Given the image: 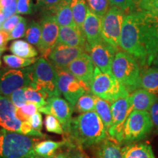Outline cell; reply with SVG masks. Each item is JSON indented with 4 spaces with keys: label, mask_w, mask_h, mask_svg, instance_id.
I'll use <instances>...</instances> for the list:
<instances>
[{
    "label": "cell",
    "mask_w": 158,
    "mask_h": 158,
    "mask_svg": "<svg viewBox=\"0 0 158 158\" xmlns=\"http://www.w3.org/2000/svg\"><path fill=\"white\" fill-rule=\"evenodd\" d=\"M120 48L137 59L139 64L151 66L158 53V16L149 11L126 15L120 37Z\"/></svg>",
    "instance_id": "6da1fadb"
},
{
    "label": "cell",
    "mask_w": 158,
    "mask_h": 158,
    "mask_svg": "<svg viewBox=\"0 0 158 158\" xmlns=\"http://www.w3.org/2000/svg\"><path fill=\"white\" fill-rule=\"evenodd\" d=\"M106 126L95 110L83 113L73 118L66 136L67 145L82 149L94 147L108 137Z\"/></svg>",
    "instance_id": "7a4b0ae2"
},
{
    "label": "cell",
    "mask_w": 158,
    "mask_h": 158,
    "mask_svg": "<svg viewBox=\"0 0 158 158\" xmlns=\"http://www.w3.org/2000/svg\"><path fill=\"white\" fill-rule=\"evenodd\" d=\"M33 138L6 129H0V158H40L35 151L40 141Z\"/></svg>",
    "instance_id": "3957f363"
},
{
    "label": "cell",
    "mask_w": 158,
    "mask_h": 158,
    "mask_svg": "<svg viewBox=\"0 0 158 158\" xmlns=\"http://www.w3.org/2000/svg\"><path fill=\"white\" fill-rule=\"evenodd\" d=\"M31 86L37 89L48 98L60 96L58 73L55 67L44 57L37 58L31 66Z\"/></svg>",
    "instance_id": "277c9868"
},
{
    "label": "cell",
    "mask_w": 158,
    "mask_h": 158,
    "mask_svg": "<svg viewBox=\"0 0 158 158\" xmlns=\"http://www.w3.org/2000/svg\"><path fill=\"white\" fill-rule=\"evenodd\" d=\"M111 71L130 93L140 88L141 68L137 59L132 55L124 51H117L112 63Z\"/></svg>",
    "instance_id": "5b68a950"
},
{
    "label": "cell",
    "mask_w": 158,
    "mask_h": 158,
    "mask_svg": "<svg viewBox=\"0 0 158 158\" xmlns=\"http://www.w3.org/2000/svg\"><path fill=\"white\" fill-rule=\"evenodd\" d=\"M90 92L94 95L110 102L127 97L130 92L114 74L102 73L98 67L94 68V76L90 85Z\"/></svg>",
    "instance_id": "8992f818"
},
{
    "label": "cell",
    "mask_w": 158,
    "mask_h": 158,
    "mask_svg": "<svg viewBox=\"0 0 158 158\" xmlns=\"http://www.w3.org/2000/svg\"><path fill=\"white\" fill-rule=\"evenodd\" d=\"M153 128L149 111L132 110L122 127L119 143H130L141 141L151 133Z\"/></svg>",
    "instance_id": "52a82bcc"
},
{
    "label": "cell",
    "mask_w": 158,
    "mask_h": 158,
    "mask_svg": "<svg viewBox=\"0 0 158 158\" xmlns=\"http://www.w3.org/2000/svg\"><path fill=\"white\" fill-rule=\"evenodd\" d=\"M125 12L118 7H110L107 13L102 18L101 36L102 40L118 50L120 47V37Z\"/></svg>",
    "instance_id": "ba28073f"
},
{
    "label": "cell",
    "mask_w": 158,
    "mask_h": 158,
    "mask_svg": "<svg viewBox=\"0 0 158 158\" xmlns=\"http://www.w3.org/2000/svg\"><path fill=\"white\" fill-rule=\"evenodd\" d=\"M40 23L41 26V41L38 50L43 56L47 57L57 44L60 27L57 22L56 15L48 10H43Z\"/></svg>",
    "instance_id": "9c48e42d"
},
{
    "label": "cell",
    "mask_w": 158,
    "mask_h": 158,
    "mask_svg": "<svg viewBox=\"0 0 158 158\" xmlns=\"http://www.w3.org/2000/svg\"><path fill=\"white\" fill-rule=\"evenodd\" d=\"M31 85V66L7 70L0 76V95L10 97L15 90Z\"/></svg>",
    "instance_id": "30bf717a"
},
{
    "label": "cell",
    "mask_w": 158,
    "mask_h": 158,
    "mask_svg": "<svg viewBox=\"0 0 158 158\" xmlns=\"http://www.w3.org/2000/svg\"><path fill=\"white\" fill-rule=\"evenodd\" d=\"M56 70L58 73L59 91L65 100L74 108L80 97L86 92H90V90L79 81L67 69H56Z\"/></svg>",
    "instance_id": "8fae6325"
},
{
    "label": "cell",
    "mask_w": 158,
    "mask_h": 158,
    "mask_svg": "<svg viewBox=\"0 0 158 158\" xmlns=\"http://www.w3.org/2000/svg\"><path fill=\"white\" fill-rule=\"evenodd\" d=\"M39 112L54 116L62 124L64 133H68L72 122L73 107L70 102L59 96L51 97L48 99V104L39 108Z\"/></svg>",
    "instance_id": "7c38bea8"
},
{
    "label": "cell",
    "mask_w": 158,
    "mask_h": 158,
    "mask_svg": "<svg viewBox=\"0 0 158 158\" xmlns=\"http://www.w3.org/2000/svg\"><path fill=\"white\" fill-rule=\"evenodd\" d=\"M130 95L118 98L111 103L113 122L111 127L108 130V133L110 137L114 138L118 143L124 122L127 119L130 112L133 110Z\"/></svg>",
    "instance_id": "4fadbf2b"
},
{
    "label": "cell",
    "mask_w": 158,
    "mask_h": 158,
    "mask_svg": "<svg viewBox=\"0 0 158 158\" xmlns=\"http://www.w3.org/2000/svg\"><path fill=\"white\" fill-rule=\"evenodd\" d=\"M117 51L113 46L102 40L90 46L89 52L95 67H98L102 73L112 74V63Z\"/></svg>",
    "instance_id": "5bb4252c"
},
{
    "label": "cell",
    "mask_w": 158,
    "mask_h": 158,
    "mask_svg": "<svg viewBox=\"0 0 158 158\" xmlns=\"http://www.w3.org/2000/svg\"><path fill=\"white\" fill-rule=\"evenodd\" d=\"M94 64L92 57L84 53L70 63L66 69L81 84L90 90V85L94 72Z\"/></svg>",
    "instance_id": "9a60e30c"
},
{
    "label": "cell",
    "mask_w": 158,
    "mask_h": 158,
    "mask_svg": "<svg viewBox=\"0 0 158 158\" xmlns=\"http://www.w3.org/2000/svg\"><path fill=\"white\" fill-rule=\"evenodd\" d=\"M84 48L57 43L46 58L56 69H66L77 57L85 52Z\"/></svg>",
    "instance_id": "2e32d148"
},
{
    "label": "cell",
    "mask_w": 158,
    "mask_h": 158,
    "mask_svg": "<svg viewBox=\"0 0 158 158\" xmlns=\"http://www.w3.org/2000/svg\"><path fill=\"white\" fill-rule=\"evenodd\" d=\"M23 121L17 116V107L8 97L0 95V127L21 133Z\"/></svg>",
    "instance_id": "e0dca14e"
},
{
    "label": "cell",
    "mask_w": 158,
    "mask_h": 158,
    "mask_svg": "<svg viewBox=\"0 0 158 158\" xmlns=\"http://www.w3.org/2000/svg\"><path fill=\"white\" fill-rule=\"evenodd\" d=\"M57 43L82 48L86 52L89 50L84 32L76 25L60 27Z\"/></svg>",
    "instance_id": "ac0fdd59"
},
{
    "label": "cell",
    "mask_w": 158,
    "mask_h": 158,
    "mask_svg": "<svg viewBox=\"0 0 158 158\" xmlns=\"http://www.w3.org/2000/svg\"><path fill=\"white\" fill-rule=\"evenodd\" d=\"M102 17L88 10L87 15L83 25V31L86 37L89 47L102 40L101 36Z\"/></svg>",
    "instance_id": "d6986e66"
},
{
    "label": "cell",
    "mask_w": 158,
    "mask_h": 158,
    "mask_svg": "<svg viewBox=\"0 0 158 158\" xmlns=\"http://www.w3.org/2000/svg\"><path fill=\"white\" fill-rule=\"evenodd\" d=\"M94 158H123L120 143L110 136L94 146Z\"/></svg>",
    "instance_id": "ffe728a7"
},
{
    "label": "cell",
    "mask_w": 158,
    "mask_h": 158,
    "mask_svg": "<svg viewBox=\"0 0 158 158\" xmlns=\"http://www.w3.org/2000/svg\"><path fill=\"white\" fill-rule=\"evenodd\" d=\"M130 98L133 110H144L149 112L153 104L158 102L157 94L142 88L138 89L132 92Z\"/></svg>",
    "instance_id": "44dd1931"
},
{
    "label": "cell",
    "mask_w": 158,
    "mask_h": 158,
    "mask_svg": "<svg viewBox=\"0 0 158 158\" xmlns=\"http://www.w3.org/2000/svg\"><path fill=\"white\" fill-rule=\"evenodd\" d=\"M122 149L123 158H155L152 148L146 143H130Z\"/></svg>",
    "instance_id": "7402d4cb"
},
{
    "label": "cell",
    "mask_w": 158,
    "mask_h": 158,
    "mask_svg": "<svg viewBox=\"0 0 158 158\" xmlns=\"http://www.w3.org/2000/svg\"><path fill=\"white\" fill-rule=\"evenodd\" d=\"M140 88L158 94V68L151 67L141 71Z\"/></svg>",
    "instance_id": "603a6c76"
},
{
    "label": "cell",
    "mask_w": 158,
    "mask_h": 158,
    "mask_svg": "<svg viewBox=\"0 0 158 158\" xmlns=\"http://www.w3.org/2000/svg\"><path fill=\"white\" fill-rule=\"evenodd\" d=\"M71 1L72 0H63L53 10L59 27L76 25L71 8Z\"/></svg>",
    "instance_id": "cb8c5ba5"
},
{
    "label": "cell",
    "mask_w": 158,
    "mask_h": 158,
    "mask_svg": "<svg viewBox=\"0 0 158 158\" xmlns=\"http://www.w3.org/2000/svg\"><path fill=\"white\" fill-rule=\"evenodd\" d=\"M66 139L62 141H39L35 147V151L40 158H54L56 151L63 146H66Z\"/></svg>",
    "instance_id": "d4e9b609"
},
{
    "label": "cell",
    "mask_w": 158,
    "mask_h": 158,
    "mask_svg": "<svg viewBox=\"0 0 158 158\" xmlns=\"http://www.w3.org/2000/svg\"><path fill=\"white\" fill-rule=\"evenodd\" d=\"M10 51L14 55L25 59L35 58L38 55V52L32 45L21 40L13 41L10 46Z\"/></svg>",
    "instance_id": "484cf974"
},
{
    "label": "cell",
    "mask_w": 158,
    "mask_h": 158,
    "mask_svg": "<svg viewBox=\"0 0 158 158\" xmlns=\"http://www.w3.org/2000/svg\"><path fill=\"white\" fill-rule=\"evenodd\" d=\"M110 102L96 96L95 98V111L106 126V130L108 131L112 125L113 117H112L111 105Z\"/></svg>",
    "instance_id": "4316f807"
},
{
    "label": "cell",
    "mask_w": 158,
    "mask_h": 158,
    "mask_svg": "<svg viewBox=\"0 0 158 158\" xmlns=\"http://www.w3.org/2000/svg\"><path fill=\"white\" fill-rule=\"evenodd\" d=\"M71 8L75 23L83 31V25L89 10L87 2L86 0H72Z\"/></svg>",
    "instance_id": "83f0119b"
},
{
    "label": "cell",
    "mask_w": 158,
    "mask_h": 158,
    "mask_svg": "<svg viewBox=\"0 0 158 158\" xmlns=\"http://www.w3.org/2000/svg\"><path fill=\"white\" fill-rule=\"evenodd\" d=\"M24 90L27 102H33L36 104L38 108H42L48 104V97L37 89L32 86H26Z\"/></svg>",
    "instance_id": "f1b7e54d"
},
{
    "label": "cell",
    "mask_w": 158,
    "mask_h": 158,
    "mask_svg": "<svg viewBox=\"0 0 158 158\" xmlns=\"http://www.w3.org/2000/svg\"><path fill=\"white\" fill-rule=\"evenodd\" d=\"M95 98L96 96L94 94H83L77 101L74 107L75 110L81 114L95 110Z\"/></svg>",
    "instance_id": "f546056e"
},
{
    "label": "cell",
    "mask_w": 158,
    "mask_h": 158,
    "mask_svg": "<svg viewBox=\"0 0 158 158\" xmlns=\"http://www.w3.org/2000/svg\"><path fill=\"white\" fill-rule=\"evenodd\" d=\"M25 38L27 42L39 48L41 41V26L40 23L32 21L29 23L25 33Z\"/></svg>",
    "instance_id": "4dcf8cb0"
},
{
    "label": "cell",
    "mask_w": 158,
    "mask_h": 158,
    "mask_svg": "<svg viewBox=\"0 0 158 158\" xmlns=\"http://www.w3.org/2000/svg\"><path fill=\"white\" fill-rule=\"evenodd\" d=\"M4 62L9 68L13 69L24 68L33 64L37 60V59H25L18 56L16 55H5L3 56Z\"/></svg>",
    "instance_id": "1f68e13d"
},
{
    "label": "cell",
    "mask_w": 158,
    "mask_h": 158,
    "mask_svg": "<svg viewBox=\"0 0 158 158\" xmlns=\"http://www.w3.org/2000/svg\"><path fill=\"white\" fill-rule=\"evenodd\" d=\"M86 2L89 9L102 18L110 9V0H86Z\"/></svg>",
    "instance_id": "d6a6232c"
},
{
    "label": "cell",
    "mask_w": 158,
    "mask_h": 158,
    "mask_svg": "<svg viewBox=\"0 0 158 158\" xmlns=\"http://www.w3.org/2000/svg\"><path fill=\"white\" fill-rule=\"evenodd\" d=\"M39 111L36 104L33 102H27L21 108H17V116L22 121L28 120L31 116Z\"/></svg>",
    "instance_id": "836d02e7"
},
{
    "label": "cell",
    "mask_w": 158,
    "mask_h": 158,
    "mask_svg": "<svg viewBox=\"0 0 158 158\" xmlns=\"http://www.w3.org/2000/svg\"><path fill=\"white\" fill-rule=\"evenodd\" d=\"M45 127L48 132L62 135L64 133L62 124L54 116L47 114L45 118Z\"/></svg>",
    "instance_id": "e575fe53"
},
{
    "label": "cell",
    "mask_w": 158,
    "mask_h": 158,
    "mask_svg": "<svg viewBox=\"0 0 158 158\" xmlns=\"http://www.w3.org/2000/svg\"><path fill=\"white\" fill-rule=\"evenodd\" d=\"M110 5L118 7L124 12H131L138 7L140 0H110Z\"/></svg>",
    "instance_id": "d590c367"
},
{
    "label": "cell",
    "mask_w": 158,
    "mask_h": 158,
    "mask_svg": "<svg viewBox=\"0 0 158 158\" xmlns=\"http://www.w3.org/2000/svg\"><path fill=\"white\" fill-rule=\"evenodd\" d=\"M26 31H27V21L23 18L13 28V30L9 32V40H16L24 37Z\"/></svg>",
    "instance_id": "8d00e7d4"
},
{
    "label": "cell",
    "mask_w": 158,
    "mask_h": 158,
    "mask_svg": "<svg viewBox=\"0 0 158 158\" xmlns=\"http://www.w3.org/2000/svg\"><path fill=\"white\" fill-rule=\"evenodd\" d=\"M13 104L15 105V107L21 108L23 105L27 103V99L25 96V90L24 87L20 88L19 89L15 90L8 97Z\"/></svg>",
    "instance_id": "74e56055"
},
{
    "label": "cell",
    "mask_w": 158,
    "mask_h": 158,
    "mask_svg": "<svg viewBox=\"0 0 158 158\" xmlns=\"http://www.w3.org/2000/svg\"><path fill=\"white\" fill-rule=\"evenodd\" d=\"M33 3L31 0H18L16 13L21 15H31L33 12Z\"/></svg>",
    "instance_id": "f35d334b"
},
{
    "label": "cell",
    "mask_w": 158,
    "mask_h": 158,
    "mask_svg": "<svg viewBox=\"0 0 158 158\" xmlns=\"http://www.w3.org/2000/svg\"><path fill=\"white\" fill-rule=\"evenodd\" d=\"M63 0H35V7L43 10L53 11Z\"/></svg>",
    "instance_id": "ab89813d"
},
{
    "label": "cell",
    "mask_w": 158,
    "mask_h": 158,
    "mask_svg": "<svg viewBox=\"0 0 158 158\" xmlns=\"http://www.w3.org/2000/svg\"><path fill=\"white\" fill-rule=\"evenodd\" d=\"M138 7L141 10L149 11L158 16V0H140Z\"/></svg>",
    "instance_id": "60d3db41"
},
{
    "label": "cell",
    "mask_w": 158,
    "mask_h": 158,
    "mask_svg": "<svg viewBox=\"0 0 158 158\" xmlns=\"http://www.w3.org/2000/svg\"><path fill=\"white\" fill-rule=\"evenodd\" d=\"M23 19L22 16H20L19 15H13V16L6 19L2 24V29L4 31L10 32L13 30V28L19 23L20 21Z\"/></svg>",
    "instance_id": "b9f144b4"
},
{
    "label": "cell",
    "mask_w": 158,
    "mask_h": 158,
    "mask_svg": "<svg viewBox=\"0 0 158 158\" xmlns=\"http://www.w3.org/2000/svg\"><path fill=\"white\" fill-rule=\"evenodd\" d=\"M68 152H67L69 158H90L84 152V149L74 145H67Z\"/></svg>",
    "instance_id": "7bdbcfd3"
},
{
    "label": "cell",
    "mask_w": 158,
    "mask_h": 158,
    "mask_svg": "<svg viewBox=\"0 0 158 158\" xmlns=\"http://www.w3.org/2000/svg\"><path fill=\"white\" fill-rule=\"evenodd\" d=\"M42 115L40 112H37L32 116H31L29 118V122L31 125L32 128L37 131H41L43 126V119Z\"/></svg>",
    "instance_id": "ee69618b"
},
{
    "label": "cell",
    "mask_w": 158,
    "mask_h": 158,
    "mask_svg": "<svg viewBox=\"0 0 158 158\" xmlns=\"http://www.w3.org/2000/svg\"><path fill=\"white\" fill-rule=\"evenodd\" d=\"M17 4L18 0H13V2L9 6L1 10L2 12L4 13V15H5L6 19L15 15V13L17 12Z\"/></svg>",
    "instance_id": "f6af8a7d"
},
{
    "label": "cell",
    "mask_w": 158,
    "mask_h": 158,
    "mask_svg": "<svg viewBox=\"0 0 158 158\" xmlns=\"http://www.w3.org/2000/svg\"><path fill=\"white\" fill-rule=\"evenodd\" d=\"M149 114L151 116L154 127H155L156 132H158V102H156L155 103L153 104L149 110Z\"/></svg>",
    "instance_id": "bcb514c9"
},
{
    "label": "cell",
    "mask_w": 158,
    "mask_h": 158,
    "mask_svg": "<svg viewBox=\"0 0 158 158\" xmlns=\"http://www.w3.org/2000/svg\"><path fill=\"white\" fill-rule=\"evenodd\" d=\"M9 40V32L4 31L2 29L0 30V48L5 49L6 45Z\"/></svg>",
    "instance_id": "7dc6e473"
},
{
    "label": "cell",
    "mask_w": 158,
    "mask_h": 158,
    "mask_svg": "<svg viewBox=\"0 0 158 158\" xmlns=\"http://www.w3.org/2000/svg\"><path fill=\"white\" fill-rule=\"evenodd\" d=\"M13 0H1V2H0V7H1V10L5 7H7V6H9L10 4L13 2Z\"/></svg>",
    "instance_id": "c3c4849f"
},
{
    "label": "cell",
    "mask_w": 158,
    "mask_h": 158,
    "mask_svg": "<svg viewBox=\"0 0 158 158\" xmlns=\"http://www.w3.org/2000/svg\"><path fill=\"white\" fill-rule=\"evenodd\" d=\"M151 66L154 67V68H158V53L156 54V56L154 57L152 62L151 64Z\"/></svg>",
    "instance_id": "681fc988"
},
{
    "label": "cell",
    "mask_w": 158,
    "mask_h": 158,
    "mask_svg": "<svg viewBox=\"0 0 158 158\" xmlns=\"http://www.w3.org/2000/svg\"><path fill=\"white\" fill-rule=\"evenodd\" d=\"M54 158H69L68 157V155L67 152H61L58 154V155H56V156Z\"/></svg>",
    "instance_id": "f907efd6"
},
{
    "label": "cell",
    "mask_w": 158,
    "mask_h": 158,
    "mask_svg": "<svg viewBox=\"0 0 158 158\" xmlns=\"http://www.w3.org/2000/svg\"><path fill=\"white\" fill-rule=\"evenodd\" d=\"M6 19H5V15H4V13L2 12V10H0V23H2Z\"/></svg>",
    "instance_id": "816d5d0a"
},
{
    "label": "cell",
    "mask_w": 158,
    "mask_h": 158,
    "mask_svg": "<svg viewBox=\"0 0 158 158\" xmlns=\"http://www.w3.org/2000/svg\"><path fill=\"white\" fill-rule=\"evenodd\" d=\"M5 49H3V48H0V68H1L2 66V60H1V56H2V54L3 53V51H5Z\"/></svg>",
    "instance_id": "f5cc1de1"
},
{
    "label": "cell",
    "mask_w": 158,
    "mask_h": 158,
    "mask_svg": "<svg viewBox=\"0 0 158 158\" xmlns=\"http://www.w3.org/2000/svg\"><path fill=\"white\" fill-rule=\"evenodd\" d=\"M2 23H0V30H1V29H2Z\"/></svg>",
    "instance_id": "db71d44e"
},
{
    "label": "cell",
    "mask_w": 158,
    "mask_h": 158,
    "mask_svg": "<svg viewBox=\"0 0 158 158\" xmlns=\"http://www.w3.org/2000/svg\"><path fill=\"white\" fill-rule=\"evenodd\" d=\"M0 2H1V0H0ZM0 10H1V7H0Z\"/></svg>",
    "instance_id": "11a10c76"
}]
</instances>
